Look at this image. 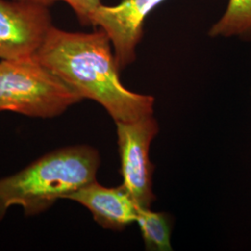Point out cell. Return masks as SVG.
<instances>
[{"mask_svg": "<svg viewBox=\"0 0 251 251\" xmlns=\"http://www.w3.org/2000/svg\"><path fill=\"white\" fill-rule=\"evenodd\" d=\"M112 48L100 28L75 33L52 26L35 55L82 99L98 102L116 122L152 116L154 98L126 88Z\"/></svg>", "mask_w": 251, "mask_h": 251, "instance_id": "1", "label": "cell"}, {"mask_svg": "<svg viewBox=\"0 0 251 251\" xmlns=\"http://www.w3.org/2000/svg\"><path fill=\"white\" fill-rule=\"evenodd\" d=\"M100 163L96 149L74 145L49 152L0 179V220L13 206H22L27 216L44 212L57 200L96 180Z\"/></svg>", "mask_w": 251, "mask_h": 251, "instance_id": "2", "label": "cell"}, {"mask_svg": "<svg viewBox=\"0 0 251 251\" xmlns=\"http://www.w3.org/2000/svg\"><path fill=\"white\" fill-rule=\"evenodd\" d=\"M82 100L36 55L0 62V112L50 118Z\"/></svg>", "mask_w": 251, "mask_h": 251, "instance_id": "3", "label": "cell"}, {"mask_svg": "<svg viewBox=\"0 0 251 251\" xmlns=\"http://www.w3.org/2000/svg\"><path fill=\"white\" fill-rule=\"evenodd\" d=\"M122 185L139 207L151 208L153 165L150 147L158 133V123L152 116L128 122H116Z\"/></svg>", "mask_w": 251, "mask_h": 251, "instance_id": "4", "label": "cell"}, {"mask_svg": "<svg viewBox=\"0 0 251 251\" xmlns=\"http://www.w3.org/2000/svg\"><path fill=\"white\" fill-rule=\"evenodd\" d=\"M52 26L48 7L21 0H0V59L35 55Z\"/></svg>", "mask_w": 251, "mask_h": 251, "instance_id": "5", "label": "cell"}, {"mask_svg": "<svg viewBox=\"0 0 251 251\" xmlns=\"http://www.w3.org/2000/svg\"><path fill=\"white\" fill-rule=\"evenodd\" d=\"M166 0H122L115 6L100 5L90 25L103 30L111 41L119 69L136 60V49L144 36L146 17Z\"/></svg>", "mask_w": 251, "mask_h": 251, "instance_id": "6", "label": "cell"}, {"mask_svg": "<svg viewBox=\"0 0 251 251\" xmlns=\"http://www.w3.org/2000/svg\"><path fill=\"white\" fill-rule=\"evenodd\" d=\"M65 199L85 206L98 225L115 231H121L136 222L139 209L123 185L105 187L97 180L73 192Z\"/></svg>", "mask_w": 251, "mask_h": 251, "instance_id": "7", "label": "cell"}, {"mask_svg": "<svg viewBox=\"0 0 251 251\" xmlns=\"http://www.w3.org/2000/svg\"><path fill=\"white\" fill-rule=\"evenodd\" d=\"M136 223L139 225L145 248L149 251H172L171 219L164 212L139 207Z\"/></svg>", "mask_w": 251, "mask_h": 251, "instance_id": "8", "label": "cell"}, {"mask_svg": "<svg viewBox=\"0 0 251 251\" xmlns=\"http://www.w3.org/2000/svg\"><path fill=\"white\" fill-rule=\"evenodd\" d=\"M208 35L251 39V0H229L224 15L210 28Z\"/></svg>", "mask_w": 251, "mask_h": 251, "instance_id": "9", "label": "cell"}, {"mask_svg": "<svg viewBox=\"0 0 251 251\" xmlns=\"http://www.w3.org/2000/svg\"><path fill=\"white\" fill-rule=\"evenodd\" d=\"M34 4H38L44 7H50L55 2H65L75 11L76 17L83 25H90L91 17L94 11L101 5L100 0H21Z\"/></svg>", "mask_w": 251, "mask_h": 251, "instance_id": "10", "label": "cell"}]
</instances>
